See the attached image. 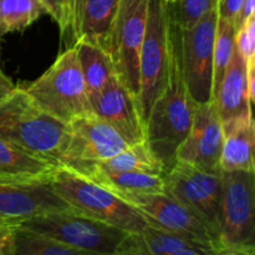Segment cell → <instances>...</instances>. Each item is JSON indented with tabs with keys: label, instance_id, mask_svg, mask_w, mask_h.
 <instances>
[{
	"label": "cell",
	"instance_id": "cell-1",
	"mask_svg": "<svg viewBox=\"0 0 255 255\" xmlns=\"http://www.w3.org/2000/svg\"><path fill=\"white\" fill-rule=\"evenodd\" d=\"M168 82L153 102L144 122L146 143L163 166L164 173L177 162L179 146L188 134L197 105L189 96L183 81L176 39L169 27Z\"/></svg>",
	"mask_w": 255,
	"mask_h": 255
},
{
	"label": "cell",
	"instance_id": "cell-2",
	"mask_svg": "<svg viewBox=\"0 0 255 255\" xmlns=\"http://www.w3.org/2000/svg\"><path fill=\"white\" fill-rule=\"evenodd\" d=\"M69 137V124L37 106L25 89L0 102V138L26 153L59 166Z\"/></svg>",
	"mask_w": 255,
	"mask_h": 255
},
{
	"label": "cell",
	"instance_id": "cell-3",
	"mask_svg": "<svg viewBox=\"0 0 255 255\" xmlns=\"http://www.w3.org/2000/svg\"><path fill=\"white\" fill-rule=\"evenodd\" d=\"M15 224L46 234L82 255H136V233L97 221L74 208L47 212Z\"/></svg>",
	"mask_w": 255,
	"mask_h": 255
},
{
	"label": "cell",
	"instance_id": "cell-4",
	"mask_svg": "<svg viewBox=\"0 0 255 255\" xmlns=\"http://www.w3.org/2000/svg\"><path fill=\"white\" fill-rule=\"evenodd\" d=\"M50 182L55 192L71 208L91 218L129 233H139L149 224L133 204L107 187L71 169L57 166L50 174Z\"/></svg>",
	"mask_w": 255,
	"mask_h": 255
},
{
	"label": "cell",
	"instance_id": "cell-5",
	"mask_svg": "<svg viewBox=\"0 0 255 255\" xmlns=\"http://www.w3.org/2000/svg\"><path fill=\"white\" fill-rule=\"evenodd\" d=\"M25 91L37 106L65 124L94 114L74 45Z\"/></svg>",
	"mask_w": 255,
	"mask_h": 255
},
{
	"label": "cell",
	"instance_id": "cell-6",
	"mask_svg": "<svg viewBox=\"0 0 255 255\" xmlns=\"http://www.w3.org/2000/svg\"><path fill=\"white\" fill-rule=\"evenodd\" d=\"M219 255L255 253V172H222Z\"/></svg>",
	"mask_w": 255,
	"mask_h": 255
},
{
	"label": "cell",
	"instance_id": "cell-7",
	"mask_svg": "<svg viewBox=\"0 0 255 255\" xmlns=\"http://www.w3.org/2000/svg\"><path fill=\"white\" fill-rule=\"evenodd\" d=\"M217 22V9L207 12L189 27H179L169 21L178 49L182 77L189 96L196 105L212 101Z\"/></svg>",
	"mask_w": 255,
	"mask_h": 255
},
{
	"label": "cell",
	"instance_id": "cell-8",
	"mask_svg": "<svg viewBox=\"0 0 255 255\" xmlns=\"http://www.w3.org/2000/svg\"><path fill=\"white\" fill-rule=\"evenodd\" d=\"M169 19L166 0H148L147 26L139 52V114L146 122L153 102L168 82Z\"/></svg>",
	"mask_w": 255,
	"mask_h": 255
},
{
	"label": "cell",
	"instance_id": "cell-9",
	"mask_svg": "<svg viewBox=\"0 0 255 255\" xmlns=\"http://www.w3.org/2000/svg\"><path fill=\"white\" fill-rule=\"evenodd\" d=\"M147 10L148 0H121L107 44L116 76L136 99L139 91V52L146 34Z\"/></svg>",
	"mask_w": 255,
	"mask_h": 255
},
{
	"label": "cell",
	"instance_id": "cell-10",
	"mask_svg": "<svg viewBox=\"0 0 255 255\" xmlns=\"http://www.w3.org/2000/svg\"><path fill=\"white\" fill-rule=\"evenodd\" d=\"M163 181L164 192L198 217L211 232L217 244L223 188L222 171L213 173L176 162L163 174Z\"/></svg>",
	"mask_w": 255,
	"mask_h": 255
},
{
	"label": "cell",
	"instance_id": "cell-11",
	"mask_svg": "<svg viewBox=\"0 0 255 255\" xmlns=\"http://www.w3.org/2000/svg\"><path fill=\"white\" fill-rule=\"evenodd\" d=\"M129 144L95 114L69 122V137L59 166L77 173L124 151Z\"/></svg>",
	"mask_w": 255,
	"mask_h": 255
},
{
	"label": "cell",
	"instance_id": "cell-12",
	"mask_svg": "<svg viewBox=\"0 0 255 255\" xmlns=\"http://www.w3.org/2000/svg\"><path fill=\"white\" fill-rule=\"evenodd\" d=\"M50 174L0 176V218L15 224L47 212L71 208L52 188Z\"/></svg>",
	"mask_w": 255,
	"mask_h": 255
},
{
	"label": "cell",
	"instance_id": "cell-13",
	"mask_svg": "<svg viewBox=\"0 0 255 255\" xmlns=\"http://www.w3.org/2000/svg\"><path fill=\"white\" fill-rule=\"evenodd\" d=\"M125 199L139 209L152 226L206 244L218 255L216 241L203 222L166 192L133 194Z\"/></svg>",
	"mask_w": 255,
	"mask_h": 255
},
{
	"label": "cell",
	"instance_id": "cell-14",
	"mask_svg": "<svg viewBox=\"0 0 255 255\" xmlns=\"http://www.w3.org/2000/svg\"><path fill=\"white\" fill-rule=\"evenodd\" d=\"M223 128L213 101L197 105L191 129L177 151V162L206 172H221Z\"/></svg>",
	"mask_w": 255,
	"mask_h": 255
},
{
	"label": "cell",
	"instance_id": "cell-15",
	"mask_svg": "<svg viewBox=\"0 0 255 255\" xmlns=\"http://www.w3.org/2000/svg\"><path fill=\"white\" fill-rule=\"evenodd\" d=\"M92 112L112 127L129 146L146 141L144 124L134 95L115 76L91 99Z\"/></svg>",
	"mask_w": 255,
	"mask_h": 255
},
{
	"label": "cell",
	"instance_id": "cell-16",
	"mask_svg": "<svg viewBox=\"0 0 255 255\" xmlns=\"http://www.w3.org/2000/svg\"><path fill=\"white\" fill-rule=\"evenodd\" d=\"M120 2L121 0H72L74 42L85 40L107 51L110 30Z\"/></svg>",
	"mask_w": 255,
	"mask_h": 255
},
{
	"label": "cell",
	"instance_id": "cell-17",
	"mask_svg": "<svg viewBox=\"0 0 255 255\" xmlns=\"http://www.w3.org/2000/svg\"><path fill=\"white\" fill-rule=\"evenodd\" d=\"M222 128L223 141L219 157L221 171H255V124L253 115L222 122Z\"/></svg>",
	"mask_w": 255,
	"mask_h": 255
},
{
	"label": "cell",
	"instance_id": "cell-18",
	"mask_svg": "<svg viewBox=\"0 0 255 255\" xmlns=\"http://www.w3.org/2000/svg\"><path fill=\"white\" fill-rule=\"evenodd\" d=\"M222 122L252 115V102L247 85V65L237 47L213 97Z\"/></svg>",
	"mask_w": 255,
	"mask_h": 255
},
{
	"label": "cell",
	"instance_id": "cell-19",
	"mask_svg": "<svg viewBox=\"0 0 255 255\" xmlns=\"http://www.w3.org/2000/svg\"><path fill=\"white\" fill-rule=\"evenodd\" d=\"M217 255L211 247L148 224L136 233V255Z\"/></svg>",
	"mask_w": 255,
	"mask_h": 255
},
{
	"label": "cell",
	"instance_id": "cell-20",
	"mask_svg": "<svg viewBox=\"0 0 255 255\" xmlns=\"http://www.w3.org/2000/svg\"><path fill=\"white\" fill-rule=\"evenodd\" d=\"M77 173V172H76ZM82 176L107 187L122 198L143 193H159L164 192L163 174L148 173V172H106L91 167Z\"/></svg>",
	"mask_w": 255,
	"mask_h": 255
},
{
	"label": "cell",
	"instance_id": "cell-21",
	"mask_svg": "<svg viewBox=\"0 0 255 255\" xmlns=\"http://www.w3.org/2000/svg\"><path fill=\"white\" fill-rule=\"evenodd\" d=\"M74 46L91 100L116 76V71L110 54L100 45L77 40Z\"/></svg>",
	"mask_w": 255,
	"mask_h": 255
},
{
	"label": "cell",
	"instance_id": "cell-22",
	"mask_svg": "<svg viewBox=\"0 0 255 255\" xmlns=\"http://www.w3.org/2000/svg\"><path fill=\"white\" fill-rule=\"evenodd\" d=\"M91 167H95V168L102 169V171L106 172L139 171L148 172V173L164 174L163 166L158 161V158L152 153L149 147L147 146L146 141L128 146L124 151L119 152L115 156L110 157V158L105 159L102 162H99V163L94 164Z\"/></svg>",
	"mask_w": 255,
	"mask_h": 255
},
{
	"label": "cell",
	"instance_id": "cell-23",
	"mask_svg": "<svg viewBox=\"0 0 255 255\" xmlns=\"http://www.w3.org/2000/svg\"><path fill=\"white\" fill-rule=\"evenodd\" d=\"M11 255H82L44 233L11 224Z\"/></svg>",
	"mask_w": 255,
	"mask_h": 255
},
{
	"label": "cell",
	"instance_id": "cell-24",
	"mask_svg": "<svg viewBox=\"0 0 255 255\" xmlns=\"http://www.w3.org/2000/svg\"><path fill=\"white\" fill-rule=\"evenodd\" d=\"M56 167L55 164L26 153L0 138V176H49Z\"/></svg>",
	"mask_w": 255,
	"mask_h": 255
},
{
	"label": "cell",
	"instance_id": "cell-25",
	"mask_svg": "<svg viewBox=\"0 0 255 255\" xmlns=\"http://www.w3.org/2000/svg\"><path fill=\"white\" fill-rule=\"evenodd\" d=\"M42 14L46 10L40 0H0V37L26 29Z\"/></svg>",
	"mask_w": 255,
	"mask_h": 255
},
{
	"label": "cell",
	"instance_id": "cell-26",
	"mask_svg": "<svg viewBox=\"0 0 255 255\" xmlns=\"http://www.w3.org/2000/svg\"><path fill=\"white\" fill-rule=\"evenodd\" d=\"M237 27L233 22L228 20L219 19L217 22L216 40H214L213 50V91H212V101L216 96L219 84L223 79L226 70L233 56L236 49Z\"/></svg>",
	"mask_w": 255,
	"mask_h": 255
},
{
	"label": "cell",
	"instance_id": "cell-27",
	"mask_svg": "<svg viewBox=\"0 0 255 255\" xmlns=\"http://www.w3.org/2000/svg\"><path fill=\"white\" fill-rule=\"evenodd\" d=\"M219 0H176L168 4V19L179 27H189L196 24L211 10L217 9Z\"/></svg>",
	"mask_w": 255,
	"mask_h": 255
},
{
	"label": "cell",
	"instance_id": "cell-28",
	"mask_svg": "<svg viewBox=\"0 0 255 255\" xmlns=\"http://www.w3.org/2000/svg\"><path fill=\"white\" fill-rule=\"evenodd\" d=\"M42 6L59 25L61 39L65 42L74 44L72 37V0H40Z\"/></svg>",
	"mask_w": 255,
	"mask_h": 255
},
{
	"label": "cell",
	"instance_id": "cell-29",
	"mask_svg": "<svg viewBox=\"0 0 255 255\" xmlns=\"http://www.w3.org/2000/svg\"><path fill=\"white\" fill-rule=\"evenodd\" d=\"M236 47L247 67L255 66V15L244 21L237 30Z\"/></svg>",
	"mask_w": 255,
	"mask_h": 255
},
{
	"label": "cell",
	"instance_id": "cell-30",
	"mask_svg": "<svg viewBox=\"0 0 255 255\" xmlns=\"http://www.w3.org/2000/svg\"><path fill=\"white\" fill-rule=\"evenodd\" d=\"M244 0H219L217 5V12L219 19L228 20L236 25L238 15L241 12Z\"/></svg>",
	"mask_w": 255,
	"mask_h": 255
},
{
	"label": "cell",
	"instance_id": "cell-31",
	"mask_svg": "<svg viewBox=\"0 0 255 255\" xmlns=\"http://www.w3.org/2000/svg\"><path fill=\"white\" fill-rule=\"evenodd\" d=\"M0 255H11V224L0 226Z\"/></svg>",
	"mask_w": 255,
	"mask_h": 255
},
{
	"label": "cell",
	"instance_id": "cell-32",
	"mask_svg": "<svg viewBox=\"0 0 255 255\" xmlns=\"http://www.w3.org/2000/svg\"><path fill=\"white\" fill-rule=\"evenodd\" d=\"M254 9H255V0H244V4L242 6L241 12L238 15V19L236 21V27L237 30L241 27V25L243 24L244 21L249 19L251 16L254 15Z\"/></svg>",
	"mask_w": 255,
	"mask_h": 255
},
{
	"label": "cell",
	"instance_id": "cell-33",
	"mask_svg": "<svg viewBox=\"0 0 255 255\" xmlns=\"http://www.w3.org/2000/svg\"><path fill=\"white\" fill-rule=\"evenodd\" d=\"M16 89L11 80L0 70V102L4 99H6L14 90Z\"/></svg>",
	"mask_w": 255,
	"mask_h": 255
},
{
	"label": "cell",
	"instance_id": "cell-34",
	"mask_svg": "<svg viewBox=\"0 0 255 255\" xmlns=\"http://www.w3.org/2000/svg\"><path fill=\"white\" fill-rule=\"evenodd\" d=\"M4 223H6V222H5L4 219H1V218H0V226H2V224H4Z\"/></svg>",
	"mask_w": 255,
	"mask_h": 255
},
{
	"label": "cell",
	"instance_id": "cell-35",
	"mask_svg": "<svg viewBox=\"0 0 255 255\" xmlns=\"http://www.w3.org/2000/svg\"><path fill=\"white\" fill-rule=\"evenodd\" d=\"M166 1L168 2V4H171V2H174V1H176V0H166Z\"/></svg>",
	"mask_w": 255,
	"mask_h": 255
}]
</instances>
